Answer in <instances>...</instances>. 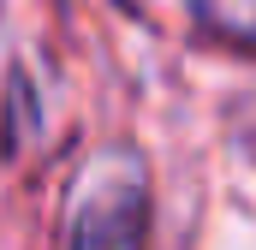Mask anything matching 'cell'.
I'll use <instances>...</instances> for the list:
<instances>
[{"instance_id": "6da1fadb", "label": "cell", "mask_w": 256, "mask_h": 250, "mask_svg": "<svg viewBox=\"0 0 256 250\" xmlns=\"http://www.w3.org/2000/svg\"><path fill=\"white\" fill-rule=\"evenodd\" d=\"M143 185H108L96 190L78 220H72V250H137L143 244Z\"/></svg>"}, {"instance_id": "7a4b0ae2", "label": "cell", "mask_w": 256, "mask_h": 250, "mask_svg": "<svg viewBox=\"0 0 256 250\" xmlns=\"http://www.w3.org/2000/svg\"><path fill=\"white\" fill-rule=\"evenodd\" d=\"M191 12H196V24L214 30L220 42L256 54V0H191Z\"/></svg>"}]
</instances>
